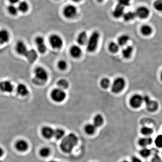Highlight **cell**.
<instances>
[{"mask_svg": "<svg viewBox=\"0 0 162 162\" xmlns=\"http://www.w3.org/2000/svg\"><path fill=\"white\" fill-rule=\"evenodd\" d=\"M104 123V119L101 115L98 114L94 117L93 120V124L96 128L100 127Z\"/></svg>", "mask_w": 162, "mask_h": 162, "instance_id": "obj_23", "label": "cell"}, {"mask_svg": "<svg viewBox=\"0 0 162 162\" xmlns=\"http://www.w3.org/2000/svg\"><path fill=\"white\" fill-rule=\"evenodd\" d=\"M35 42L39 52L41 54H44L46 52L47 47L44 38L43 37L38 36L35 38Z\"/></svg>", "mask_w": 162, "mask_h": 162, "instance_id": "obj_11", "label": "cell"}, {"mask_svg": "<svg viewBox=\"0 0 162 162\" xmlns=\"http://www.w3.org/2000/svg\"><path fill=\"white\" fill-rule=\"evenodd\" d=\"M132 1V0H118V4L125 8L130 5Z\"/></svg>", "mask_w": 162, "mask_h": 162, "instance_id": "obj_40", "label": "cell"}, {"mask_svg": "<svg viewBox=\"0 0 162 162\" xmlns=\"http://www.w3.org/2000/svg\"><path fill=\"white\" fill-rule=\"evenodd\" d=\"M122 162H128L127 161H124Z\"/></svg>", "mask_w": 162, "mask_h": 162, "instance_id": "obj_50", "label": "cell"}, {"mask_svg": "<svg viewBox=\"0 0 162 162\" xmlns=\"http://www.w3.org/2000/svg\"><path fill=\"white\" fill-rule=\"evenodd\" d=\"M25 57H26L27 60L30 63H34L38 59V52L34 49H29Z\"/></svg>", "mask_w": 162, "mask_h": 162, "instance_id": "obj_20", "label": "cell"}, {"mask_svg": "<svg viewBox=\"0 0 162 162\" xmlns=\"http://www.w3.org/2000/svg\"><path fill=\"white\" fill-rule=\"evenodd\" d=\"M64 135H65V132L64 130L60 128H57L55 130L54 137H55V138L56 140L63 139L64 137Z\"/></svg>", "mask_w": 162, "mask_h": 162, "instance_id": "obj_30", "label": "cell"}, {"mask_svg": "<svg viewBox=\"0 0 162 162\" xmlns=\"http://www.w3.org/2000/svg\"><path fill=\"white\" fill-rule=\"evenodd\" d=\"M129 37L127 35H123L120 36L118 39V43L119 46H124L127 44L129 40Z\"/></svg>", "mask_w": 162, "mask_h": 162, "instance_id": "obj_25", "label": "cell"}, {"mask_svg": "<svg viewBox=\"0 0 162 162\" xmlns=\"http://www.w3.org/2000/svg\"><path fill=\"white\" fill-rule=\"evenodd\" d=\"M96 1H97V2H103V1H104V0H96Z\"/></svg>", "mask_w": 162, "mask_h": 162, "instance_id": "obj_47", "label": "cell"}, {"mask_svg": "<svg viewBox=\"0 0 162 162\" xmlns=\"http://www.w3.org/2000/svg\"><path fill=\"white\" fill-rule=\"evenodd\" d=\"M140 154L141 156L144 158L149 157L151 154V150H149L148 148H144L140 151Z\"/></svg>", "mask_w": 162, "mask_h": 162, "instance_id": "obj_38", "label": "cell"}, {"mask_svg": "<svg viewBox=\"0 0 162 162\" xmlns=\"http://www.w3.org/2000/svg\"><path fill=\"white\" fill-rule=\"evenodd\" d=\"M9 2L12 5H14L19 2V0H8Z\"/></svg>", "mask_w": 162, "mask_h": 162, "instance_id": "obj_44", "label": "cell"}, {"mask_svg": "<svg viewBox=\"0 0 162 162\" xmlns=\"http://www.w3.org/2000/svg\"><path fill=\"white\" fill-rule=\"evenodd\" d=\"M111 83L108 78H104L100 82V86L104 89H107L110 87Z\"/></svg>", "mask_w": 162, "mask_h": 162, "instance_id": "obj_34", "label": "cell"}, {"mask_svg": "<svg viewBox=\"0 0 162 162\" xmlns=\"http://www.w3.org/2000/svg\"><path fill=\"white\" fill-rule=\"evenodd\" d=\"M70 55L74 58H79L82 55V50L80 47L78 45H73L70 50Z\"/></svg>", "mask_w": 162, "mask_h": 162, "instance_id": "obj_17", "label": "cell"}, {"mask_svg": "<svg viewBox=\"0 0 162 162\" xmlns=\"http://www.w3.org/2000/svg\"><path fill=\"white\" fill-rule=\"evenodd\" d=\"M73 2H80L82 0H72Z\"/></svg>", "mask_w": 162, "mask_h": 162, "instance_id": "obj_46", "label": "cell"}, {"mask_svg": "<svg viewBox=\"0 0 162 162\" xmlns=\"http://www.w3.org/2000/svg\"><path fill=\"white\" fill-rule=\"evenodd\" d=\"M16 91L19 96L25 97L29 94V90L26 85L23 83H19L16 88Z\"/></svg>", "mask_w": 162, "mask_h": 162, "instance_id": "obj_15", "label": "cell"}, {"mask_svg": "<svg viewBox=\"0 0 162 162\" xmlns=\"http://www.w3.org/2000/svg\"><path fill=\"white\" fill-rule=\"evenodd\" d=\"M96 128L93 124H88L85 127L84 130L87 134L92 135L95 132Z\"/></svg>", "mask_w": 162, "mask_h": 162, "instance_id": "obj_26", "label": "cell"}, {"mask_svg": "<svg viewBox=\"0 0 162 162\" xmlns=\"http://www.w3.org/2000/svg\"><path fill=\"white\" fill-rule=\"evenodd\" d=\"M78 13L77 8L73 5H68L63 9V14L64 17L69 19L75 17Z\"/></svg>", "mask_w": 162, "mask_h": 162, "instance_id": "obj_7", "label": "cell"}, {"mask_svg": "<svg viewBox=\"0 0 162 162\" xmlns=\"http://www.w3.org/2000/svg\"><path fill=\"white\" fill-rule=\"evenodd\" d=\"M133 48L131 46H128L122 50V55L124 58L128 59L131 56L133 52Z\"/></svg>", "mask_w": 162, "mask_h": 162, "instance_id": "obj_22", "label": "cell"}, {"mask_svg": "<svg viewBox=\"0 0 162 162\" xmlns=\"http://www.w3.org/2000/svg\"><path fill=\"white\" fill-rule=\"evenodd\" d=\"M14 86L12 83L8 80H4L0 82V91L3 93H11L14 90Z\"/></svg>", "mask_w": 162, "mask_h": 162, "instance_id": "obj_8", "label": "cell"}, {"mask_svg": "<svg viewBox=\"0 0 162 162\" xmlns=\"http://www.w3.org/2000/svg\"><path fill=\"white\" fill-rule=\"evenodd\" d=\"M78 137L75 134L71 133L64 136L60 143L61 151L66 154L71 153L78 144Z\"/></svg>", "mask_w": 162, "mask_h": 162, "instance_id": "obj_1", "label": "cell"}, {"mask_svg": "<svg viewBox=\"0 0 162 162\" xmlns=\"http://www.w3.org/2000/svg\"><path fill=\"white\" fill-rule=\"evenodd\" d=\"M55 130L48 126L44 127L42 128V134L43 136L47 139H51L54 136Z\"/></svg>", "mask_w": 162, "mask_h": 162, "instance_id": "obj_18", "label": "cell"}, {"mask_svg": "<svg viewBox=\"0 0 162 162\" xmlns=\"http://www.w3.org/2000/svg\"><path fill=\"white\" fill-rule=\"evenodd\" d=\"M10 34L7 29H0V46L7 43L10 40Z\"/></svg>", "mask_w": 162, "mask_h": 162, "instance_id": "obj_14", "label": "cell"}, {"mask_svg": "<svg viewBox=\"0 0 162 162\" xmlns=\"http://www.w3.org/2000/svg\"><path fill=\"white\" fill-rule=\"evenodd\" d=\"M153 6L157 11L162 13V0H156L153 3Z\"/></svg>", "mask_w": 162, "mask_h": 162, "instance_id": "obj_36", "label": "cell"}, {"mask_svg": "<svg viewBox=\"0 0 162 162\" xmlns=\"http://www.w3.org/2000/svg\"><path fill=\"white\" fill-rule=\"evenodd\" d=\"M34 78L33 79V83L37 85H41L46 83L48 79V74L44 68L42 67H38L35 68Z\"/></svg>", "mask_w": 162, "mask_h": 162, "instance_id": "obj_2", "label": "cell"}, {"mask_svg": "<svg viewBox=\"0 0 162 162\" xmlns=\"http://www.w3.org/2000/svg\"><path fill=\"white\" fill-rule=\"evenodd\" d=\"M132 162H142V161L137 157H133L132 159Z\"/></svg>", "mask_w": 162, "mask_h": 162, "instance_id": "obj_43", "label": "cell"}, {"mask_svg": "<svg viewBox=\"0 0 162 162\" xmlns=\"http://www.w3.org/2000/svg\"><path fill=\"white\" fill-rule=\"evenodd\" d=\"M57 86L58 88L62 90L66 89L69 87V83L65 79H60L57 82Z\"/></svg>", "mask_w": 162, "mask_h": 162, "instance_id": "obj_29", "label": "cell"}, {"mask_svg": "<svg viewBox=\"0 0 162 162\" xmlns=\"http://www.w3.org/2000/svg\"><path fill=\"white\" fill-rule=\"evenodd\" d=\"M4 151L3 149L1 147H0V157L2 156H3Z\"/></svg>", "mask_w": 162, "mask_h": 162, "instance_id": "obj_45", "label": "cell"}, {"mask_svg": "<svg viewBox=\"0 0 162 162\" xmlns=\"http://www.w3.org/2000/svg\"><path fill=\"white\" fill-rule=\"evenodd\" d=\"M57 66L59 70L64 71L67 69L68 64L66 61L64 60H60L59 61Z\"/></svg>", "mask_w": 162, "mask_h": 162, "instance_id": "obj_37", "label": "cell"}, {"mask_svg": "<svg viewBox=\"0 0 162 162\" xmlns=\"http://www.w3.org/2000/svg\"><path fill=\"white\" fill-rule=\"evenodd\" d=\"M18 11L23 13L27 12L29 9V4L25 1H22L18 3Z\"/></svg>", "mask_w": 162, "mask_h": 162, "instance_id": "obj_24", "label": "cell"}, {"mask_svg": "<svg viewBox=\"0 0 162 162\" xmlns=\"http://www.w3.org/2000/svg\"><path fill=\"white\" fill-rule=\"evenodd\" d=\"M100 35L97 31H94L89 37L87 44V50L88 52L92 53L95 51L98 47Z\"/></svg>", "mask_w": 162, "mask_h": 162, "instance_id": "obj_3", "label": "cell"}, {"mask_svg": "<svg viewBox=\"0 0 162 162\" xmlns=\"http://www.w3.org/2000/svg\"><path fill=\"white\" fill-rule=\"evenodd\" d=\"M160 77H161V80H162V72H161V74Z\"/></svg>", "mask_w": 162, "mask_h": 162, "instance_id": "obj_48", "label": "cell"}, {"mask_svg": "<svg viewBox=\"0 0 162 162\" xmlns=\"http://www.w3.org/2000/svg\"><path fill=\"white\" fill-rule=\"evenodd\" d=\"M152 28L149 25H144L141 28V32L145 36H149L152 33Z\"/></svg>", "mask_w": 162, "mask_h": 162, "instance_id": "obj_31", "label": "cell"}, {"mask_svg": "<svg viewBox=\"0 0 162 162\" xmlns=\"http://www.w3.org/2000/svg\"><path fill=\"white\" fill-rule=\"evenodd\" d=\"M49 41L50 45L55 49H60L64 44L61 37L56 34H53L50 36Z\"/></svg>", "mask_w": 162, "mask_h": 162, "instance_id": "obj_6", "label": "cell"}, {"mask_svg": "<svg viewBox=\"0 0 162 162\" xmlns=\"http://www.w3.org/2000/svg\"><path fill=\"white\" fill-rule=\"evenodd\" d=\"M15 148L19 152H26L29 149V144L26 140H20L15 144Z\"/></svg>", "mask_w": 162, "mask_h": 162, "instance_id": "obj_16", "label": "cell"}, {"mask_svg": "<svg viewBox=\"0 0 162 162\" xmlns=\"http://www.w3.org/2000/svg\"><path fill=\"white\" fill-rule=\"evenodd\" d=\"M135 13L137 17L141 19H145L149 17L150 11L149 9L146 6H141L136 9Z\"/></svg>", "mask_w": 162, "mask_h": 162, "instance_id": "obj_13", "label": "cell"}, {"mask_svg": "<svg viewBox=\"0 0 162 162\" xmlns=\"http://www.w3.org/2000/svg\"><path fill=\"white\" fill-rule=\"evenodd\" d=\"M155 144L158 147L162 148V135L158 136L155 140Z\"/></svg>", "mask_w": 162, "mask_h": 162, "instance_id": "obj_41", "label": "cell"}, {"mask_svg": "<svg viewBox=\"0 0 162 162\" xmlns=\"http://www.w3.org/2000/svg\"><path fill=\"white\" fill-rule=\"evenodd\" d=\"M51 96L54 101L57 103H60L63 102L66 98V94L64 90L57 88L51 91Z\"/></svg>", "mask_w": 162, "mask_h": 162, "instance_id": "obj_4", "label": "cell"}, {"mask_svg": "<svg viewBox=\"0 0 162 162\" xmlns=\"http://www.w3.org/2000/svg\"><path fill=\"white\" fill-rule=\"evenodd\" d=\"M14 49L18 55L24 57H25L29 50L25 43L22 40L18 41L15 44Z\"/></svg>", "mask_w": 162, "mask_h": 162, "instance_id": "obj_9", "label": "cell"}, {"mask_svg": "<svg viewBox=\"0 0 162 162\" xmlns=\"http://www.w3.org/2000/svg\"><path fill=\"white\" fill-rule=\"evenodd\" d=\"M7 11L12 16H15L17 15L18 11V9L17 7L15 6L14 5H10L7 7Z\"/></svg>", "mask_w": 162, "mask_h": 162, "instance_id": "obj_32", "label": "cell"}, {"mask_svg": "<svg viewBox=\"0 0 162 162\" xmlns=\"http://www.w3.org/2000/svg\"><path fill=\"white\" fill-rule=\"evenodd\" d=\"M119 49V46L115 42H111L109 45V50L110 52L115 53L118 52Z\"/></svg>", "mask_w": 162, "mask_h": 162, "instance_id": "obj_33", "label": "cell"}, {"mask_svg": "<svg viewBox=\"0 0 162 162\" xmlns=\"http://www.w3.org/2000/svg\"><path fill=\"white\" fill-rule=\"evenodd\" d=\"M141 133L145 136H149L152 134L153 132V129L151 128L145 127L141 129Z\"/></svg>", "mask_w": 162, "mask_h": 162, "instance_id": "obj_39", "label": "cell"}, {"mask_svg": "<svg viewBox=\"0 0 162 162\" xmlns=\"http://www.w3.org/2000/svg\"><path fill=\"white\" fill-rule=\"evenodd\" d=\"M125 8L117 4V5L115 7L113 12H112L113 16L116 18H119L123 17L125 13Z\"/></svg>", "mask_w": 162, "mask_h": 162, "instance_id": "obj_19", "label": "cell"}, {"mask_svg": "<svg viewBox=\"0 0 162 162\" xmlns=\"http://www.w3.org/2000/svg\"><path fill=\"white\" fill-rule=\"evenodd\" d=\"M143 102L145 103L147 110L150 112H155L158 109L159 105L157 101L151 100L148 95H145L143 97Z\"/></svg>", "mask_w": 162, "mask_h": 162, "instance_id": "obj_10", "label": "cell"}, {"mask_svg": "<svg viewBox=\"0 0 162 162\" xmlns=\"http://www.w3.org/2000/svg\"><path fill=\"white\" fill-rule=\"evenodd\" d=\"M151 162H162V160L158 155H155L152 159Z\"/></svg>", "mask_w": 162, "mask_h": 162, "instance_id": "obj_42", "label": "cell"}, {"mask_svg": "<svg viewBox=\"0 0 162 162\" xmlns=\"http://www.w3.org/2000/svg\"><path fill=\"white\" fill-rule=\"evenodd\" d=\"M51 152V151L49 148L47 147H44L41 149L40 151V155L42 157L46 158L50 155Z\"/></svg>", "mask_w": 162, "mask_h": 162, "instance_id": "obj_35", "label": "cell"}, {"mask_svg": "<svg viewBox=\"0 0 162 162\" xmlns=\"http://www.w3.org/2000/svg\"><path fill=\"white\" fill-rule=\"evenodd\" d=\"M152 138L151 137H144V138H140L139 140V144L142 147H146L148 145H150L152 143Z\"/></svg>", "mask_w": 162, "mask_h": 162, "instance_id": "obj_28", "label": "cell"}, {"mask_svg": "<svg viewBox=\"0 0 162 162\" xmlns=\"http://www.w3.org/2000/svg\"><path fill=\"white\" fill-rule=\"evenodd\" d=\"M50 162H59L55 161H50Z\"/></svg>", "mask_w": 162, "mask_h": 162, "instance_id": "obj_49", "label": "cell"}, {"mask_svg": "<svg viewBox=\"0 0 162 162\" xmlns=\"http://www.w3.org/2000/svg\"><path fill=\"white\" fill-rule=\"evenodd\" d=\"M88 38L86 32L85 31H82L78 35L77 38V42L79 45H85L87 43Z\"/></svg>", "mask_w": 162, "mask_h": 162, "instance_id": "obj_21", "label": "cell"}, {"mask_svg": "<svg viewBox=\"0 0 162 162\" xmlns=\"http://www.w3.org/2000/svg\"><path fill=\"white\" fill-rule=\"evenodd\" d=\"M126 82L124 79L122 77L117 78L112 83L111 86V91L114 93H119L124 88Z\"/></svg>", "mask_w": 162, "mask_h": 162, "instance_id": "obj_5", "label": "cell"}, {"mask_svg": "<svg viewBox=\"0 0 162 162\" xmlns=\"http://www.w3.org/2000/svg\"><path fill=\"white\" fill-rule=\"evenodd\" d=\"M143 102V97L139 94L133 95L130 100V104L134 108H138L141 106Z\"/></svg>", "mask_w": 162, "mask_h": 162, "instance_id": "obj_12", "label": "cell"}, {"mask_svg": "<svg viewBox=\"0 0 162 162\" xmlns=\"http://www.w3.org/2000/svg\"><path fill=\"white\" fill-rule=\"evenodd\" d=\"M136 16L135 12L129 11L125 13L123 17L125 21L128 22L133 20Z\"/></svg>", "mask_w": 162, "mask_h": 162, "instance_id": "obj_27", "label": "cell"}]
</instances>
